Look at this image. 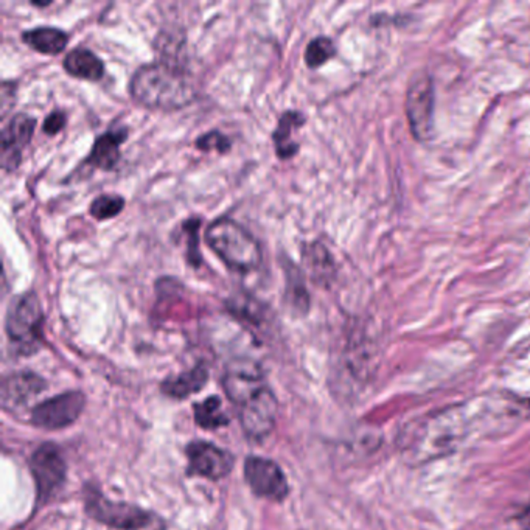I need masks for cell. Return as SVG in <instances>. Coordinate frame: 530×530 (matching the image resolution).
<instances>
[{"label": "cell", "mask_w": 530, "mask_h": 530, "mask_svg": "<svg viewBox=\"0 0 530 530\" xmlns=\"http://www.w3.org/2000/svg\"><path fill=\"white\" fill-rule=\"evenodd\" d=\"M307 265L313 273L316 282L328 284L335 277V263L326 246L320 243H313L307 249Z\"/></svg>", "instance_id": "44dd1931"}, {"label": "cell", "mask_w": 530, "mask_h": 530, "mask_svg": "<svg viewBox=\"0 0 530 530\" xmlns=\"http://www.w3.org/2000/svg\"><path fill=\"white\" fill-rule=\"evenodd\" d=\"M286 293L285 300L289 305V308L295 311L296 315H307L310 310V296L305 288L304 278L300 275V271L295 268V273H286Z\"/></svg>", "instance_id": "7402d4cb"}, {"label": "cell", "mask_w": 530, "mask_h": 530, "mask_svg": "<svg viewBox=\"0 0 530 530\" xmlns=\"http://www.w3.org/2000/svg\"><path fill=\"white\" fill-rule=\"evenodd\" d=\"M128 131L125 128L109 130L95 139L94 147L86 158L85 163L92 169L110 171L117 167L120 159V145L127 140Z\"/></svg>", "instance_id": "9a60e30c"}, {"label": "cell", "mask_w": 530, "mask_h": 530, "mask_svg": "<svg viewBox=\"0 0 530 530\" xmlns=\"http://www.w3.org/2000/svg\"><path fill=\"white\" fill-rule=\"evenodd\" d=\"M66 112L64 110H53L52 114H48L46 117V120L43 123V131L47 134V136H57L59 131H63V128L66 127Z\"/></svg>", "instance_id": "484cf974"}, {"label": "cell", "mask_w": 530, "mask_h": 530, "mask_svg": "<svg viewBox=\"0 0 530 530\" xmlns=\"http://www.w3.org/2000/svg\"><path fill=\"white\" fill-rule=\"evenodd\" d=\"M194 421L204 430H216L229 423V417L223 410L220 397H209L201 403L194 404Z\"/></svg>", "instance_id": "ffe728a7"}, {"label": "cell", "mask_w": 530, "mask_h": 530, "mask_svg": "<svg viewBox=\"0 0 530 530\" xmlns=\"http://www.w3.org/2000/svg\"><path fill=\"white\" fill-rule=\"evenodd\" d=\"M189 476L220 481L232 472L235 459L231 452L205 441H193L185 448Z\"/></svg>", "instance_id": "7c38bea8"}, {"label": "cell", "mask_w": 530, "mask_h": 530, "mask_svg": "<svg viewBox=\"0 0 530 530\" xmlns=\"http://www.w3.org/2000/svg\"><path fill=\"white\" fill-rule=\"evenodd\" d=\"M44 311L35 293L15 296L8 305L5 331L11 352L17 357H30L44 344Z\"/></svg>", "instance_id": "277c9868"}, {"label": "cell", "mask_w": 530, "mask_h": 530, "mask_svg": "<svg viewBox=\"0 0 530 530\" xmlns=\"http://www.w3.org/2000/svg\"><path fill=\"white\" fill-rule=\"evenodd\" d=\"M205 242L234 273H253L262 263V247L255 236L227 216L216 218L207 227Z\"/></svg>", "instance_id": "3957f363"}, {"label": "cell", "mask_w": 530, "mask_h": 530, "mask_svg": "<svg viewBox=\"0 0 530 530\" xmlns=\"http://www.w3.org/2000/svg\"><path fill=\"white\" fill-rule=\"evenodd\" d=\"M223 388L232 403L236 406L246 403L262 389L268 388L262 364L251 358H234L224 368Z\"/></svg>", "instance_id": "9c48e42d"}, {"label": "cell", "mask_w": 530, "mask_h": 530, "mask_svg": "<svg viewBox=\"0 0 530 530\" xmlns=\"http://www.w3.org/2000/svg\"><path fill=\"white\" fill-rule=\"evenodd\" d=\"M207 381H209V369L205 368L204 364H198L192 370L165 379L161 389L163 394L169 395L171 399L184 400L190 395L200 392L201 389H204Z\"/></svg>", "instance_id": "ac0fdd59"}, {"label": "cell", "mask_w": 530, "mask_h": 530, "mask_svg": "<svg viewBox=\"0 0 530 530\" xmlns=\"http://www.w3.org/2000/svg\"><path fill=\"white\" fill-rule=\"evenodd\" d=\"M15 92H16V88L13 83H8L5 81L2 85V95H0V110H2V119H5L8 110H10V106L15 105Z\"/></svg>", "instance_id": "4316f807"}, {"label": "cell", "mask_w": 530, "mask_h": 530, "mask_svg": "<svg viewBox=\"0 0 530 530\" xmlns=\"http://www.w3.org/2000/svg\"><path fill=\"white\" fill-rule=\"evenodd\" d=\"M130 94L147 109L171 112L193 103L196 86L181 64L156 61L137 68L130 81Z\"/></svg>", "instance_id": "7a4b0ae2"}, {"label": "cell", "mask_w": 530, "mask_h": 530, "mask_svg": "<svg viewBox=\"0 0 530 530\" xmlns=\"http://www.w3.org/2000/svg\"><path fill=\"white\" fill-rule=\"evenodd\" d=\"M22 41L44 55H59L68 47V35L55 26H37L22 33Z\"/></svg>", "instance_id": "d6986e66"}, {"label": "cell", "mask_w": 530, "mask_h": 530, "mask_svg": "<svg viewBox=\"0 0 530 530\" xmlns=\"http://www.w3.org/2000/svg\"><path fill=\"white\" fill-rule=\"evenodd\" d=\"M305 123V116L300 110H286L278 119L277 128L273 132V142L278 159H291L299 151V143L293 140V131Z\"/></svg>", "instance_id": "e0dca14e"}, {"label": "cell", "mask_w": 530, "mask_h": 530, "mask_svg": "<svg viewBox=\"0 0 530 530\" xmlns=\"http://www.w3.org/2000/svg\"><path fill=\"white\" fill-rule=\"evenodd\" d=\"M240 423L247 439L262 442L273 432L277 421L278 403L271 388H265L238 406Z\"/></svg>", "instance_id": "30bf717a"}, {"label": "cell", "mask_w": 530, "mask_h": 530, "mask_svg": "<svg viewBox=\"0 0 530 530\" xmlns=\"http://www.w3.org/2000/svg\"><path fill=\"white\" fill-rule=\"evenodd\" d=\"M194 145L200 148L201 151H212V150H215V151L224 154V152L231 150L232 142L231 139L224 136L223 132L209 131L203 134V136L198 137Z\"/></svg>", "instance_id": "d4e9b609"}, {"label": "cell", "mask_w": 530, "mask_h": 530, "mask_svg": "<svg viewBox=\"0 0 530 530\" xmlns=\"http://www.w3.org/2000/svg\"><path fill=\"white\" fill-rule=\"evenodd\" d=\"M30 470L36 485V504H47L66 483L63 452L55 443H43L30 457Z\"/></svg>", "instance_id": "52a82bcc"}, {"label": "cell", "mask_w": 530, "mask_h": 530, "mask_svg": "<svg viewBox=\"0 0 530 530\" xmlns=\"http://www.w3.org/2000/svg\"><path fill=\"white\" fill-rule=\"evenodd\" d=\"M337 55V47L330 37L317 36L307 46L305 63L311 68H317Z\"/></svg>", "instance_id": "603a6c76"}, {"label": "cell", "mask_w": 530, "mask_h": 530, "mask_svg": "<svg viewBox=\"0 0 530 530\" xmlns=\"http://www.w3.org/2000/svg\"><path fill=\"white\" fill-rule=\"evenodd\" d=\"M190 229H192V240H193V244L189 249V262L193 265V266H200L201 263V255L198 253V249H196V231H198V227H200V221L193 220L189 221Z\"/></svg>", "instance_id": "83f0119b"}, {"label": "cell", "mask_w": 530, "mask_h": 530, "mask_svg": "<svg viewBox=\"0 0 530 530\" xmlns=\"http://www.w3.org/2000/svg\"><path fill=\"white\" fill-rule=\"evenodd\" d=\"M47 383L33 372H15L2 381V406L4 410H16L41 394Z\"/></svg>", "instance_id": "5bb4252c"}, {"label": "cell", "mask_w": 530, "mask_h": 530, "mask_svg": "<svg viewBox=\"0 0 530 530\" xmlns=\"http://www.w3.org/2000/svg\"><path fill=\"white\" fill-rule=\"evenodd\" d=\"M64 70L75 78L99 81L105 75V64L92 50L85 47L74 48L64 58Z\"/></svg>", "instance_id": "2e32d148"}, {"label": "cell", "mask_w": 530, "mask_h": 530, "mask_svg": "<svg viewBox=\"0 0 530 530\" xmlns=\"http://www.w3.org/2000/svg\"><path fill=\"white\" fill-rule=\"evenodd\" d=\"M468 430L467 406H450L412 421L400 436V452L406 462L421 467L456 452Z\"/></svg>", "instance_id": "6da1fadb"}, {"label": "cell", "mask_w": 530, "mask_h": 530, "mask_svg": "<svg viewBox=\"0 0 530 530\" xmlns=\"http://www.w3.org/2000/svg\"><path fill=\"white\" fill-rule=\"evenodd\" d=\"M125 207V200L119 194H100L90 203V215L97 221H106L119 215Z\"/></svg>", "instance_id": "cb8c5ba5"}, {"label": "cell", "mask_w": 530, "mask_h": 530, "mask_svg": "<svg viewBox=\"0 0 530 530\" xmlns=\"http://www.w3.org/2000/svg\"><path fill=\"white\" fill-rule=\"evenodd\" d=\"M518 523L523 530H530V505L518 514Z\"/></svg>", "instance_id": "f1b7e54d"}, {"label": "cell", "mask_w": 530, "mask_h": 530, "mask_svg": "<svg viewBox=\"0 0 530 530\" xmlns=\"http://www.w3.org/2000/svg\"><path fill=\"white\" fill-rule=\"evenodd\" d=\"M85 509L92 520L117 530H147L154 523V514L142 507L110 501L92 487L86 488Z\"/></svg>", "instance_id": "5b68a950"}, {"label": "cell", "mask_w": 530, "mask_h": 530, "mask_svg": "<svg viewBox=\"0 0 530 530\" xmlns=\"http://www.w3.org/2000/svg\"><path fill=\"white\" fill-rule=\"evenodd\" d=\"M244 478L254 494L258 498L282 503L288 496V479L277 462L265 457H247L244 462Z\"/></svg>", "instance_id": "8fae6325"}, {"label": "cell", "mask_w": 530, "mask_h": 530, "mask_svg": "<svg viewBox=\"0 0 530 530\" xmlns=\"http://www.w3.org/2000/svg\"><path fill=\"white\" fill-rule=\"evenodd\" d=\"M85 406L86 397L83 392L68 390L66 394L57 395L35 406L30 421L41 430H64L78 421Z\"/></svg>", "instance_id": "ba28073f"}, {"label": "cell", "mask_w": 530, "mask_h": 530, "mask_svg": "<svg viewBox=\"0 0 530 530\" xmlns=\"http://www.w3.org/2000/svg\"><path fill=\"white\" fill-rule=\"evenodd\" d=\"M434 83L428 72H415L406 90V116L412 136L426 142L434 136Z\"/></svg>", "instance_id": "8992f818"}, {"label": "cell", "mask_w": 530, "mask_h": 530, "mask_svg": "<svg viewBox=\"0 0 530 530\" xmlns=\"http://www.w3.org/2000/svg\"><path fill=\"white\" fill-rule=\"evenodd\" d=\"M36 130V119L26 112L13 116L8 125L2 130L0 139V162L5 171H13L19 167L24 148L32 140Z\"/></svg>", "instance_id": "4fadbf2b"}]
</instances>
